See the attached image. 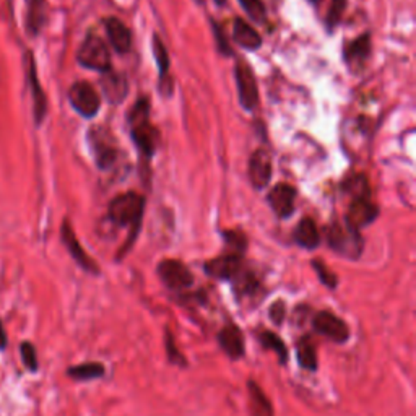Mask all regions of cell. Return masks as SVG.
Masks as SVG:
<instances>
[{
	"label": "cell",
	"instance_id": "1",
	"mask_svg": "<svg viewBox=\"0 0 416 416\" xmlns=\"http://www.w3.org/2000/svg\"><path fill=\"white\" fill-rule=\"evenodd\" d=\"M145 200L135 192L122 194L116 197L109 205V218L119 226L140 228L141 217H144Z\"/></svg>",
	"mask_w": 416,
	"mask_h": 416
},
{
	"label": "cell",
	"instance_id": "2",
	"mask_svg": "<svg viewBox=\"0 0 416 416\" xmlns=\"http://www.w3.org/2000/svg\"><path fill=\"white\" fill-rule=\"evenodd\" d=\"M327 242L329 246L334 249L335 252H339L340 256L346 259H356L361 257L364 249V241L361 238L360 231H356L348 224L341 223H334L332 226L327 229Z\"/></svg>",
	"mask_w": 416,
	"mask_h": 416
},
{
	"label": "cell",
	"instance_id": "3",
	"mask_svg": "<svg viewBox=\"0 0 416 416\" xmlns=\"http://www.w3.org/2000/svg\"><path fill=\"white\" fill-rule=\"evenodd\" d=\"M77 61L82 67L105 73L111 70V56L107 46L101 38L90 34L78 49Z\"/></svg>",
	"mask_w": 416,
	"mask_h": 416
},
{
	"label": "cell",
	"instance_id": "4",
	"mask_svg": "<svg viewBox=\"0 0 416 416\" xmlns=\"http://www.w3.org/2000/svg\"><path fill=\"white\" fill-rule=\"evenodd\" d=\"M68 100L78 114L91 119L98 114L101 107V98L95 88L86 82H78L68 91Z\"/></svg>",
	"mask_w": 416,
	"mask_h": 416
},
{
	"label": "cell",
	"instance_id": "5",
	"mask_svg": "<svg viewBox=\"0 0 416 416\" xmlns=\"http://www.w3.org/2000/svg\"><path fill=\"white\" fill-rule=\"evenodd\" d=\"M234 78L238 83V93L241 106L246 111H254L259 105V88L252 68L244 61H238L234 67Z\"/></svg>",
	"mask_w": 416,
	"mask_h": 416
},
{
	"label": "cell",
	"instance_id": "6",
	"mask_svg": "<svg viewBox=\"0 0 416 416\" xmlns=\"http://www.w3.org/2000/svg\"><path fill=\"white\" fill-rule=\"evenodd\" d=\"M158 275L161 282L171 290H185V288L194 285V277L187 267L183 262L173 261H163L158 265Z\"/></svg>",
	"mask_w": 416,
	"mask_h": 416
},
{
	"label": "cell",
	"instance_id": "7",
	"mask_svg": "<svg viewBox=\"0 0 416 416\" xmlns=\"http://www.w3.org/2000/svg\"><path fill=\"white\" fill-rule=\"evenodd\" d=\"M312 324H314L317 334L324 335L332 341H337V344H345L350 339V329L346 322L329 311H322L316 314Z\"/></svg>",
	"mask_w": 416,
	"mask_h": 416
},
{
	"label": "cell",
	"instance_id": "8",
	"mask_svg": "<svg viewBox=\"0 0 416 416\" xmlns=\"http://www.w3.org/2000/svg\"><path fill=\"white\" fill-rule=\"evenodd\" d=\"M61 236H62L63 246L67 247L68 254H70V256L73 257V261H75L78 265L83 268V270H86L90 273H95V275H96V273H100V268H98L95 261H93V259L85 252V249L82 247V244L78 242L75 233H73L70 223H68L67 219L62 224Z\"/></svg>",
	"mask_w": 416,
	"mask_h": 416
},
{
	"label": "cell",
	"instance_id": "9",
	"mask_svg": "<svg viewBox=\"0 0 416 416\" xmlns=\"http://www.w3.org/2000/svg\"><path fill=\"white\" fill-rule=\"evenodd\" d=\"M272 156L268 151L259 148L254 151L249 161V179L256 189H263L270 184L272 179Z\"/></svg>",
	"mask_w": 416,
	"mask_h": 416
},
{
	"label": "cell",
	"instance_id": "10",
	"mask_svg": "<svg viewBox=\"0 0 416 416\" xmlns=\"http://www.w3.org/2000/svg\"><path fill=\"white\" fill-rule=\"evenodd\" d=\"M242 270V257L239 254H226L205 263V272L218 280H233Z\"/></svg>",
	"mask_w": 416,
	"mask_h": 416
},
{
	"label": "cell",
	"instance_id": "11",
	"mask_svg": "<svg viewBox=\"0 0 416 416\" xmlns=\"http://www.w3.org/2000/svg\"><path fill=\"white\" fill-rule=\"evenodd\" d=\"M26 75H28L29 88H31V95H33L34 121H36V124L39 125L43 122L44 117H46L47 100H46V95H44L41 85H39L38 73H36V63H34V59L31 54H26Z\"/></svg>",
	"mask_w": 416,
	"mask_h": 416
},
{
	"label": "cell",
	"instance_id": "12",
	"mask_svg": "<svg viewBox=\"0 0 416 416\" xmlns=\"http://www.w3.org/2000/svg\"><path fill=\"white\" fill-rule=\"evenodd\" d=\"M378 207H376L374 203H371L368 199H355L350 205L345 223L356 229V231H360L361 228L369 226V224L378 218Z\"/></svg>",
	"mask_w": 416,
	"mask_h": 416
},
{
	"label": "cell",
	"instance_id": "13",
	"mask_svg": "<svg viewBox=\"0 0 416 416\" xmlns=\"http://www.w3.org/2000/svg\"><path fill=\"white\" fill-rule=\"evenodd\" d=\"M295 202L296 190L288 184H277L268 194V203L280 218L291 217L295 212Z\"/></svg>",
	"mask_w": 416,
	"mask_h": 416
},
{
	"label": "cell",
	"instance_id": "14",
	"mask_svg": "<svg viewBox=\"0 0 416 416\" xmlns=\"http://www.w3.org/2000/svg\"><path fill=\"white\" fill-rule=\"evenodd\" d=\"M130 129L135 145L146 158H151L156 150V141H158V132L155 127L150 124V121H141L139 124L130 125Z\"/></svg>",
	"mask_w": 416,
	"mask_h": 416
},
{
	"label": "cell",
	"instance_id": "15",
	"mask_svg": "<svg viewBox=\"0 0 416 416\" xmlns=\"http://www.w3.org/2000/svg\"><path fill=\"white\" fill-rule=\"evenodd\" d=\"M101 88L102 93H105V98L112 105H119L125 100L127 91H129V86H127V80L122 73H116L107 70L105 72V77L101 80Z\"/></svg>",
	"mask_w": 416,
	"mask_h": 416
},
{
	"label": "cell",
	"instance_id": "16",
	"mask_svg": "<svg viewBox=\"0 0 416 416\" xmlns=\"http://www.w3.org/2000/svg\"><path fill=\"white\" fill-rule=\"evenodd\" d=\"M218 344L229 358L239 360L244 356V339L236 325L229 324L218 334Z\"/></svg>",
	"mask_w": 416,
	"mask_h": 416
},
{
	"label": "cell",
	"instance_id": "17",
	"mask_svg": "<svg viewBox=\"0 0 416 416\" xmlns=\"http://www.w3.org/2000/svg\"><path fill=\"white\" fill-rule=\"evenodd\" d=\"M106 31H107V38H109L112 47H114L117 52L125 54L130 51L132 34H130V29L125 26V23H122L119 18H107L106 20Z\"/></svg>",
	"mask_w": 416,
	"mask_h": 416
},
{
	"label": "cell",
	"instance_id": "18",
	"mask_svg": "<svg viewBox=\"0 0 416 416\" xmlns=\"http://www.w3.org/2000/svg\"><path fill=\"white\" fill-rule=\"evenodd\" d=\"M153 52H155V59H156V66H158V70H160V83H161V93L166 96H171V78H169V54L166 51L164 44L161 39L156 36H153Z\"/></svg>",
	"mask_w": 416,
	"mask_h": 416
},
{
	"label": "cell",
	"instance_id": "19",
	"mask_svg": "<svg viewBox=\"0 0 416 416\" xmlns=\"http://www.w3.org/2000/svg\"><path fill=\"white\" fill-rule=\"evenodd\" d=\"M371 52V36L369 34H361L353 41L346 44L345 47V61L350 63L351 67H361L366 62V59L369 57Z\"/></svg>",
	"mask_w": 416,
	"mask_h": 416
},
{
	"label": "cell",
	"instance_id": "20",
	"mask_svg": "<svg viewBox=\"0 0 416 416\" xmlns=\"http://www.w3.org/2000/svg\"><path fill=\"white\" fill-rule=\"evenodd\" d=\"M233 38L239 46L249 49V51H256L262 44V38L259 36V33L247 22H244L242 18L234 20Z\"/></svg>",
	"mask_w": 416,
	"mask_h": 416
},
{
	"label": "cell",
	"instance_id": "21",
	"mask_svg": "<svg viewBox=\"0 0 416 416\" xmlns=\"http://www.w3.org/2000/svg\"><path fill=\"white\" fill-rule=\"evenodd\" d=\"M295 241L305 249H316L321 244V234L311 218L301 219L295 229Z\"/></svg>",
	"mask_w": 416,
	"mask_h": 416
},
{
	"label": "cell",
	"instance_id": "22",
	"mask_svg": "<svg viewBox=\"0 0 416 416\" xmlns=\"http://www.w3.org/2000/svg\"><path fill=\"white\" fill-rule=\"evenodd\" d=\"M46 22V0H26V28L36 36Z\"/></svg>",
	"mask_w": 416,
	"mask_h": 416
},
{
	"label": "cell",
	"instance_id": "23",
	"mask_svg": "<svg viewBox=\"0 0 416 416\" xmlns=\"http://www.w3.org/2000/svg\"><path fill=\"white\" fill-rule=\"evenodd\" d=\"M247 389L252 416H273V407L267 395L263 394V390L254 380H249Z\"/></svg>",
	"mask_w": 416,
	"mask_h": 416
},
{
	"label": "cell",
	"instance_id": "24",
	"mask_svg": "<svg viewBox=\"0 0 416 416\" xmlns=\"http://www.w3.org/2000/svg\"><path fill=\"white\" fill-rule=\"evenodd\" d=\"M298 361H300L302 369L306 371L317 369L316 345L309 337H302V339L298 341Z\"/></svg>",
	"mask_w": 416,
	"mask_h": 416
},
{
	"label": "cell",
	"instance_id": "25",
	"mask_svg": "<svg viewBox=\"0 0 416 416\" xmlns=\"http://www.w3.org/2000/svg\"><path fill=\"white\" fill-rule=\"evenodd\" d=\"M105 366L101 363H85L67 369V374L68 378H72L73 380H93L105 376Z\"/></svg>",
	"mask_w": 416,
	"mask_h": 416
},
{
	"label": "cell",
	"instance_id": "26",
	"mask_svg": "<svg viewBox=\"0 0 416 416\" xmlns=\"http://www.w3.org/2000/svg\"><path fill=\"white\" fill-rule=\"evenodd\" d=\"M259 341H261V344L265 346V348L275 351L282 364L286 363V360H288L286 345L283 344L282 339L277 334H273V332H268V330H263L262 334L259 335Z\"/></svg>",
	"mask_w": 416,
	"mask_h": 416
},
{
	"label": "cell",
	"instance_id": "27",
	"mask_svg": "<svg viewBox=\"0 0 416 416\" xmlns=\"http://www.w3.org/2000/svg\"><path fill=\"white\" fill-rule=\"evenodd\" d=\"M95 148V156H96V163L101 169H107L114 164L116 161V150L106 144V141H96L93 145Z\"/></svg>",
	"mask_w": 416,
	"mask_h": 416
},
{
	"label": "cell",
	"instance_id": "28",
	"mask_svg": "<svg viewBox=\"0 0 416 416\" xmlns=\"http://www.w3.org/2000/svg\"><path fill=\"white\" fill-rule=\"evenodd\" d=\"M244 12L249 15V18L257 23H263L267 20V10L262 0H239Z\"/></svg>",
	"mask_w": 416,
	"mask_h": 416
},
{
	"label": "cell",
	"instance_id": "29",
	"mask_svg": "<svg viewBox=\"0 0 416 416\" xmlns=\"http://www.w3.org/2000/svg\"><path fill=\"white\" fill-rule=\"evenodd\" d=\"M346 3H348V0H332L330 8H329V12H327V17H325V24L330 31L340 24L341 17H344V13H345Z\"/></svg>",
	"mask_w": 416,
	"mask_h": 416
},
{
	"label": "cell",
	"instance_id": "30",
	"mask_svg": "<svg viewBox=\"0 0 416 416\" xmlns=\"http://www.w3.org/2000/svg\"><path fill=\"white\" fill-rule=\"evenodd\" d=\"M20 355H22V361H23L24 368H26L28 371H31V373H36L39 368L36 346H34L33 344H29V341H23V344L20 345Z\"/></svg>",
	"mask_w": 416,
	"mask_h": 416
},
{
	"label": "cell",
	"instance_id": "31",
	"mask_svg": "<svg viewBox=\"0 0 416 416\" xmlns=\"http://www.w3.org/2000/svg\"><path fill=\"white\" fill-rule=\"evenodd\" d=\"M346 192H350L355 199H368L369 189H368V180L363 176H358V178H353L348 180V184L345 185Z\"/></svg>",
	"mask_w": 416,
	"mask_h": 416
},
{
	"label": "cell",
	"instance_id": "32",
	"mask_svg": "<svg viewBox=\"0 0 416 416\" xmlns=\"http://www.w3.org/2000/svg\"><path fill=\"white\" fill-rule=\"evenodd\" d=\"M164 341H166V351H168V360L171 361L173 364H178V366H185L187 364V361L183 355L179 353L178 348H176V344H174V337L171 334L169 329H166V337H164Z\"/></svg>",
	"mask_w": 416,
	"mask_h": 416
},
{
	"label": "cell",
	"instance_id": "33",
	"mask_svg": "<svg viewBox=\"0 0 416 416\" xmlns=\"http://www.w3.org/2000/svg\"><path fill=\"white\" fill-rule=\"evenodd\" d=\"M312 267H314V270L317 272V275H319L321 282L324 283L325 286H329V288L337 286L339 280H337V277L330 272V268L327 267L325 263H322L321 261H312Z\"/></svg>",
	"mask_w": 416,
	"mask_h": 416
},
{
	"label": "cell",
	"instance_id": "34",
	"mask_svg": "<svg viewBox=\"0 0 416 416\" xmlns=\"http://www.w3.org/2000/svg\"><path fill=\"white\" fill-rule=\"evenodd\" d=\"M223 236H224V239H226L228 246H231L234 249L233 254H239V256H241V254L244 252V249H246V244H247L246 238H244L239 231H226V233H223Z\"/></svg>",
	"mask_w": 416,
	"mask_h": 416
},
{
	"label": "cell",
	"instance_id": "35",
	"mask_svg": "<svg viewBox=\"0 0 416 416\" xmlns=\"http://www.w3.org/2000/svg\"><path fill=\"white\" fill-rule=\"evenodd\" d=\"M285 314H286V309L282 301L275 302V305L270 307V319L275 322V324H282L283 319H285Z\"/></svg>",
	"mask_w": 416,
	"mask_h": 416
},
{
	"label": "cell",
	"instance_id": "36",
	"mask_svg": "<svg viewBox=\"0 0 416 416\" xmlns=\"http://www.w3.org/2000/svg\"><path fill=\"white\" fill-rule=\"evenodd\" d=\"M213 29H215V38H217V41H218L219 51H222L223 54H231V49H229V44L226 41V38H224L223 29H219V26H217L215 23H213Z\"/></svg>",
	"mask_w": 416,
	"mask_h": 416
},
{
	"label": "cell",
	"instance_id": "37",
	"mask_svg": "<svg viewBox=\"0 0 416 416\" xmlns=\"http://www.w3.org/2000/svg\"><path fill=\"white\" fill-rule=\"evenodd\" d=\"M8 346V337H7V330H5L3 322L0 321V351H3Z\"/></svg>",
	"mask_w": 416,
	"mask_h": 416
},
{
	"label": "cell",
	"instance_id": "38",
	"mask_svg": "<svg viewBox=\"0 0 416 416\" xmlns=\"http://www.w3.org/2000/svg\"><path fill=\"white\" fill-rule=\"evenodd\" d=\"M215 2H217L218 5H224L226 3V0H215Z\"/></svg>",
	"mask_w": 416,
	"mask_h": 416
},
{
	"label": "cell",
	"instance_id": "39",
	"mask_svg": "<svg viewBox=\"0 0 416 416\" xmlns=\"http://www.w3.org/2000/svg\"><path fill=\"white\" fill-rule=\"evenodd\" d=\"M311 2H314V3H319V2H321V0H311Z\"/></svg>",
	"mask_w": 416,
	"mask_h": 416
}]
</instances>
